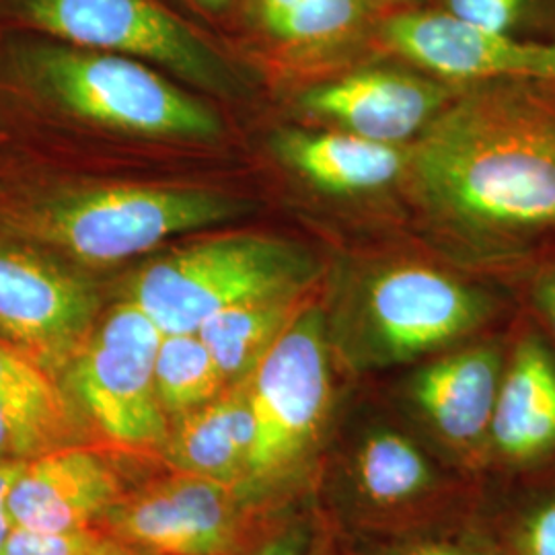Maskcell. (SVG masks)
I'll return each mask as SVG.
<instances>
[{"label": "cell", "instance_id": "e0dca14e", "mask_svg": "<svg viewBox=\"0 0 555 555\" xmlns=\"http://www.w3.org/2000/svg\"><path fill=\"white\" fill-rule=\"evenodd\" d=\"M254 31L295 60L337 54L364 36L377 38L378 0H243Z\"/></svg>", "mask_w": 555, "mask_h": 555}, {"label": "cell", "instance_id": "d4e9b609", "mask_svg": "<svg viewBox=\"0 0 555 555\" xmlns=\"http://www.w3.org/2000/svg\"><path fill=\"white\" fill-rule=\"evenodd\" d=\"M54 449L60 447L0 401V461L31 459Z\"/></svg>", "mask_w": 555, "mask_h": 555}, {"label": "cell", "instance_id": "d6986e66", "mask_svg": "<svg viewBox=\"0 0 555 555\" xmlns=\"http://www.w3.org/2000/svg\"><path fill=\"white\" fill-rule=\"evenodd\" d=\"M302 293L291 291L238 302L199 327L196 334L217 360L229 387L251 377L278 337L307 309Z\"/></svg>", "mask_w": 555, "mask_h": 555}, {"label": "cell", "instance_id": "f546056e", "mask_svg": "<svg viewBox=\"0 0 555 555\" xmlns=\"http://www.w3.org/2000/svg\"><path fill=\"white\" fill-rule=\"evenodd\" d=\"M194 7H198L199 11L208 13V15H224L229 13L241 0H188Z\"/></svg>", "mask_w": 555, "mask_h": 555}, {"label": "cell", "instance_id": "3957f363", "mask_svg": "<svg viewBox=\"0 0 555 555\" xmlns=\"http://www.w3.org/2000/svg\"><path fill=\"white\" fill-rule=\"evenodd\" d=\"M315 259L297 243L227 235L151 261L132 280L130 298L163 334H196L220 311L254 298L305 291Z\"/></svg>", "mask_w": 555, "mask_h": 555}, {"label": "cell", "instance_id": "83f0119b", "mask_svg": "<svg viewBox=\"0 0 555 555\" xmlns=\"http://www.w3.org/2000/svg\"><path fill=\"white\" fill-rule=\"evenodd\" d=\"M25 463H27V459L0 461V554H2V547L7 543V537L11 535V531H13V522H11L9 513H7V496H9V490H11L13 481L23 472Z\"/></svg>", "mask_w": 555, "mask_h": 555}, {"label": "cell", "instance_id": "cb8c5ba5", "mask_svg": "<svg viewBox=\"0 0 555 555\" xmlns=\"http://www.w3.org/2000/svg\"><path fill=\"white\" fill-rule=\"evenodd\" d=\"M107 533L100 525L64 533H43L13 527L0 555H85Z\"/></svg>", "mask_w": 555, "mask_h": 555}, {"label": "cell", "instance_id": "ba28073f", "mask_svg": "<svg viewBox=\"0 0 555 555\" xmlns=\"http://www.w3.org/2000/svg\"><path fill=\"white\" fill-rule=\"evenodd\" d=\"M377 40L444 79L555 89V38L490 31L440 9H399L383 15Z\"/></svg>", "mask_w": 555, "mask_h": 555}, {"label": "cell", "instance_id": "4fadbf2b", "mask_svg": "<svg viewBox=\"0 0 555 555\" xmlns=\"http://www.w3.org/2000/svg\"><path fill=\"white\" fill-rule=\"evenodd\" d=\"M444 101L447 89L435 80L393 68H362L307 89L300 107L344 132L399 146L424 132Z\"/></svg>", "mask_w": 555, "mask_h": 555}, {"label": "cell", "instance_id": "8fae6325", "mask_svg": "<svg viewBox=\"0 0 555 555\" xmlns=\"http://www.w3.org/2000/svg\"><path fill=\"white\" fill-rule=\"evenodd\" d=\"M98 311L91 282L31 254L0 249V339L54 377L93 332Z\"/></svg>", "mask_w": 555, "mask_h": 555}, {"label": "cell", "instance_id": "7c38bea8", "mask_svg": "<svg viewBox=\"0 0 555 555\" xmlns=\"http://www.w3.org/2000/svg\"><path fill=\"white\" fill-rule=\"evenodd\" d=\"M132 453L112 442H80L27 459L7 496L13 527L64 533L100 525L134 490L124 467Z\"/></svg>", "mask_w": 555, "mask_h": 555}, {"label": "cell", "instance_id": "5bb4252c", "mask_svg": "<svg viewBox=\"0 0 555 555\" xmlns=\"http://www.w3.org/2000/svg\"><path fill=\"white\" fill-rule=\"evenodd\" d=\"M256 420L247 380L171 422L159 453L181 474L215 479L233 490L251 486Z\"/></svg>", "mask_w": 555, "mask_h": 555}, {"label": "cell", "instance_id": "d6a6232c", "mask_svg": "<svg viewBox=\"0 0 555 555\" xmlns=\"http://www.w3.org/2000/svg\"><path fill=\"white\" fill-rule=\"evenodd\" d=\"M396 2H410V0H396Z\"/></svg>", "mask_w": 555, "mask_h": 555}, {"label": "cell", "instance_id": "9c48e42d", "mask_svg": "<svg viewBox=\"0 0 555 555\" xmlns=\"http://www.w3.org/2000/svg\"><path fill=\"white\" fill-rule=\"evenodd\" d=\"M237 496L215 479L176 472L134 488L100 527L155 555H227L243 531Z\"/></svg>", "mask_w": 555, "mask_h": 555}, {"label": "cell", "instance_id": "52a82bcc", "mask_svg": "<svg viewBox=\"0 0 555 555\" xmlns=\"http://www.w3.org/2000/svg\"><path fill=\"white\" fill-rule=\"evenodd\" d=\"M256 420L251 486L291 472L318 440L330 405L325 323L307 307L247 378Z\"/></svg>", "mask_w": 555, "mask_h": 555}, {"label": "cell", "instance_id": "8992f818", "mask_svg": "<svg viewBox=\"0 0 555 555\" xmlns=\"http://www.w3.org/2000/svg\"><path fill=\"white\" fill-rule=\"evenodd\" d=\"M9 11L52 40L153 62L215 93L237 89L219 50L157 0H9Z\"/></svg>", "mask_w": 555, "mask_h": 555}, {"label": "cell", "instance_id": "484cf974", "mask_svg": "<svg viewBox=\"0 0 555 555\" xmlns=\"http://www.w3.org/2000/svg\"><path fill=\"white\" fill-rule=\"evenodd\" d=\"M522 555H555V500L537 508L520 533Z\"/></svg>", "mask_w": 555, "mask_h": 555}, {"label": "cell", "instance_id": "ffe728a7", "mask_svg": "<svg viewBox=\"0 0 555 555\" xmlns=\"http://www.w3.org/2000/svg\"><path fill=\"white\" fill-rule=\"evenodd\" d=\"M0 401L56 447L95 438V430L56 377L4 339H0Z\"/></svg>", "mask_w": 555, "mask_h": 555}, {"label": "cell", "instance_id": "603a6c76", "mask_svg": "<svg viewBox=\"0 0 555 555\" xmlns=\"http://www.w3.org/2000/svg\"><path fill=\"white\" fill-rule=\"evenodd\" d=\"M440 11L490 31L518 36L535 20L539 0H442Z\"/></svg>", "mask_w": 555, "mask_h": 555}, {"label": "cell", "instance_id": "9a60e30c", "mask_svg": "<svg viewBox=\"0 0 555 555\" xmlns=\"http://www.w3.org/2000/svg\"><path fill=\"white\" fill-rule=\"evenodd\" d=\"M278 159L327 194L377 192L405 169L410 153L397 144L362 139L352 132L284 130L272 140Z\"/></svg>", "mask_w": 555, "mask_h": 555}, {"label": "cell", "instance_id": "f1b7e54d", "mask_svg": "<svg viewBox=\"0 0 555 555\" xmlns=\"http://www.w3.org/2000/svg\"><path fill=\"white\" fill-rule=\"evenodd\" d=\"M85 555H155L146 550H140L137 545H130L118 537H103L95 547H91Z\"/></svg>", "mask_w": 555, "mask_h": 555}, {"label": "cell", "instance_id": "30bf717a", "mask_svg": "<svg viewBox=\"0 0 555 555\" xmlns=\"http://www.w3.org/2000/svg\"><path fill=\"white\" fill-rule=\"evenodd\" d=\"M494 313V298L426 266H396L366 291L364 323L378 358L410 360L465 336Z\"/></svg>", "mask_w": 555, "mask_h": 555}, {"label": "cell", "instance_id": "4dcf8cb0", "mask_svg": "<svg viewBox=\"0 0 555 555\" xmlns=\"http://www.w3.org/2000/svg\"><path fill=\"white\" fill-rule=\"evenodd\" d=\"M405 555H461L455 552L453 547H447V545H422L416 547L412 552H408Z\"/></svg>", "mask_w": 555, "mask_h": 555}, {"label": "cell", "instance_id": "4316f807", "mask_svg": "<svg viewBox=\"0 0 555 555\" xmlns=\"http://www.w3.org/2000/svg\"><path fill=\"white\" fill-rule=\"evenodd\" d=\"M529 300L537 318L543 321L545 330L555 339V258L537 266L535 274L529 280Z\"/></svg>", "mask_w": 555, "mask_h": 555}, {"label": "cell", "instance_id": "7a4b0ae2", "mask_svg": "<svg viewBox=\"0 0 555 555\" xmlns=\"http://www.w3.org/2000/svg\"><path fill=\"white\" fill-rule=\"evenodd\" d=\"M251 208L247 199L212 190L116 183L13 204L0 215V229L100 266L146 254L173 235L238 219Z\"/></svg>", "mask_w": 555, "mask_h": 555}, {"label": "cell", "instance_id": "1f68e13d", "mask_svg": "<svg viewBox=\"0 0 555 555\" xmlns=\"http://www.w3.org/2000/svg\"><path fill=\"white\" fill-rule=\"evenodd\" d=\"M258 555H297V552L288 543H274V545L261 550Z\"/></svg>", "mask_w": 555, "mask_h": 555}, {"label": "cell", "instance_id": "ac0fdd59", "mask_svg": "<svg viewBox=\"0 0 555 555\" xmlns=\"http://www.w3.org/2000/svg\"><path fill=\"white\" fill-rule=\"evenodd\" d=\"M502 375L500 348L476 346L426 366L414 383V397L442 437L472 444L490 430Z\"/></svg>", "mask_w": 555, "mask_h": 555}, {"label": "cell", "instance_id": "44dd1931", "mask_svg": "<svg viewBox=\"0 0 555 555\" xmlns=\"http://www.w3.org/2000/svg\"><path fill=\"white\" fill-rule=\"evenodd\" d=\"M155 380L160 405L171 422L210 403L229 387L198 334H163Z\"/></svg>", "mask_w": 555, "mask_h": 555}, {"label": "cell", "instance_id": "2e32d148", "mask_svg": "<svg viewBox=\"0 0 555 555\" xmlns=\"http://www.w3.org/2000/svg\"><path fill=\"white\" fill-rule=\"evenodd\" d=\"M490 433L498 451L529 461L555 447V354L537 334H525L513 350L498 391Z\"/></svg>", "mask_w": 555, "mask_h": 555}, {"label": "cell", "instance_id": "277c9868", "mask_svg": "<svg viewBox=\"0 0 555 555\" xmlns=\"http://www.w3.org/2000/svg\"><path fill=\"white\" fill-rule=\"evenodd\" d=\"M21 64L43 95L77 118L119 132L215 139L219 116L144 62L62 41L23 48Z\"/></svg>", "mask_w": 555, "mask_h": 555}, {"label": "cell", "instance_id": "7402d4cb", "mask_svg": "<svg viewBox=\"0 0 555 555\" xmlns=\"http://www.w3.org/2000/svg\"><path fill=\"white\" fill-rule=\"evenodd\" d=\"M360 488L378 504H397L422 494L430 483V467L416 447L396 433H378L358 453Z\"/></svg>", "mask_w": 555, "mask_h": 555}, {"label": "cell", "instance_id": "5b68a950", "mask_svg": "<svg viewBox=\"0 0 555 555\" xmlns=\"http://www.w3.org/2000/svg\"><path fill=\"white\" fill-rule=\"evenodd\" d=\"M160 339L157 323L126 300L93 327L62 371V387L95 435L128 451H160L171 430L155 380Z\"/></svg>", "mask_w": 555, "mask_h": 555}, {"label": "cell", "instance_id": "6da1fadb", "mask_svg": "<svg viewBox=\"0 0 555 555\" xmlns=\"http://www.w3.org/2000/svg\"><path fill=\"white\" fill-rule=\"evenodd\" d=\"M437 212L515 251L555 245V89L494 85L433 119L408 159Z\"/></svg>", "mask_w": 555, "mask_h": 555}]
</instances>
